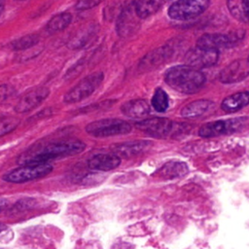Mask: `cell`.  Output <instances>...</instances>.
<instances>
[{"label":"cell","instance_id":"6da1fadb","mask_svg":"<svg viewBox=\"0 0 249 249\" xmlns=\"http://www.w3.org/2000/svg\"><path fill=\"white\" fill-rule=\"evenodd\" d=\"M86 144L80 140L53 142L38 148H30L21 154L18 160L19 164L48 162L51 160L71 157L82 153Z\"/></svg>","mask_w":249,"mask_h":249},{"label":"cell","instance_id":"7a4b0ae2","mask_svg":"<svg viewBox=\"0 0 249 249\" xmlns=\"http://www.w3.org/2000/svg\"><path fill=\"white\" fill-rule=\"evenodd\" d=\"M164 81L170 88L181 93L193 94L203 87L206 78L197 68L185 64L169 68L164 75Z\"/></svg>","mask_w":249,"mask_h":249},{"label":"cell","instance_id":"3957f363","mask_svg":"<svg viewBox=\"0 0 249 249\" xmlns=\"http://www.w3.org/2000/svg\"><path fill=\"white\" fill-rule=\"evenodd\" d=\"M52 170L53 165L48 162L26 163L6 173L3 176V180L9 183L21 184L43 178L50 174Z\"/></svg>","mask_w":249,"mask_h":249},{"label":"cell","instance_id":"277c9868","mask_svg":"<svg viewBox=\"0 0 249 249\" xmlns=\"http://www.w3.org/2000/svg\"><path fill=\"white\" fill-rule=\"evenodd\" d=\"M249 126V117H239L229 120H219L204 124L198 130V134L204 138L216 137L223 134L238 132Z\"/></svg>","mask_w":249,"mask_h":249},{"label":"cell","instance_id":"5b68a950","mask_svg":"<svg viewBox=\"0 0 249 249\" xmlns=\"http://www.w3.org/2000/svg\"><path fill=\"white\" fill-rule=\"evenodd\" d=\"M136 0H125L119 14L116 30L120 37L127 38L137 32L140 26V18L136 12Z\"/></svg>","mask_w":249,"mask_h":249},{"label":"cell","instance_id":"8992f818","mask_svg":"<svg viewBox=\"0 0 249 249\" xmlns=\"http://www.w3.org/2000/svg\"><path fill=\"white\" fill-rule=\"evenodd\" d=\"M131 130L129 123L121 119H101L87 124L86 131L94 137L126 134Z\"/></svg>","mask_w":249,"mask_h":249},{"label":"cell","instance_id":"52a82bcc","mask_svg":"<svg viewBox=\"0 0 249 249\" xmlns=\"http://www.w3.org/2000/svg\"><path fill=\"white\" fill-rule=\"evenodd\" d=\"M210 0H177L168 8V16L176 20H188L200 16L209 7Z\"/></svg>","mask_w":249,"mask_h":249},{"label":"cell","instance_id":"ba28073f","mask_svg":"<svg viewBox=\"0 0 249 249\" xmlns=\"http://www.w3.org/2000/svg\"><path fill=\"white\" fill-rule=\"evenodd\" d=\"M104 74L100 71L91 73L83 78L75 87L69 89L63 96V101L67 104L79 102L89 97L102 83Z\"/></svg>","mask_w":249,"mask_h":249},{"label":"cell","instance_id":"9c48e42d","mask_svg":"<svg viewBox=\"0 0 249 249\" xmlns=\"http://www.w3.org/2000/svg\"><path fill=\"white\" fill-rule=\"evenodd\" d=\"M244 32L234 31L229 34L222 33H209L200 36L196 41V46L205 49L219 50L221 48H230L235 45L238 41L242 40Z\"/></svg>","mask_w":249,"mask_h":249},{"label":"cell","instance_id":"30bf717a","mask_svg":"<svg viewBox=\"0 0 249 249\" xmlns=\"http://www.w3.org/2000/svg\"><path fill=\"white\" fill-rule=\"evenodd\" d=\"M175 124L165 118H151L136 123L135 126L152 137L167 138L175 132Z\"/></svg>","mask_w":249,"mask_h":249},{"label":"cell","instance_id":"8fae6325","mask_svg":"<svg viewBox=\"0 0 249 249\" xmlns=\"http://www.w3.org/2000/svg\"><path fill=\"white\" fill-rule=\"evenodd\" d=\"M184 59L187 65L195 68L210 67L217 63L219 59V51L196 46L186 53Z\"/></svg>","mask_w":249,"mask_h":249},{"label":"cell","instance_id":"7c38bea8","mask_svg":"<svg viewBox=\"0 0 249 249\" xmlns=\"http://www.w3.org/2000/svg\"><path fill=\"white\" fill-rule=\"evenodd\" d=\"M249 75V59H236L227 65L219 74V81L233 84L244 80Z\"/></svg>","mask_w":249,"mask_h":249},{"label":"cell","instance_id":"4fadbf2b","mask_svg":"<svg viewBox=\"0 0 249 249\" xmlns=\"http://www.w3.org/2000/svg\"><path fill=\"white\" fill-rule=\"evenodd\" d=\"M49 94L50 89L47 87H37L21 96L18 102L15 105L14 110L18 114L27 113L41 104Z\"/></svg>","mask_w":249,"mask_h":249},{"label":"cell","instance_id":"5bb4252c","mask_svg":"<svg viewBox=\"0 0 249 249\" xmlns=\"http://www.w3.org/2000/svg\"><path fill=\"white\" fill-rule=\"evenodd\" d=\"M120 163L121 159L116 154H97L88 160V166L97 171H110L117 168Z\"/></svg>","mask_w":249,"mask_h":249},{"label":"cell","instance_id":"9a60e30c","mask_svg":"<svg viewBox=\"0 0 249 249\" xmlns=\"http://www.w3.org/2000/svg\"><path fill=\"white\" fill-rule=\"evenodd\" d=\"M213 107H215V104L211 100H207V99L195 100L193 102L188 103L182 108L181 116L188 119L197 118L206 114Z\"/></svg>","mask_w":249,"mask_h":249},{"label":"cell","instance_id":"2e32d148","mask_svg":"<svg viewBox=\"0 0 249 249\" xmlns=\"http://www.w3.org/2000/svg\"><path fill=\"white\" fill-rule=\"evenodd\" d=\"M171 53L172 51L168 46H163L159 49H156L149 53L145 57H143L139 64V68L142 70L153 68L162 63L166 58H168L171 55Z\"/></svg>","mask_w":249,"mask_h":249},{"label":"cell","instance_id":"e0dca14e","mask_svg":"<svg viewBox=\"0 0 249 249\" xmlns=\"http://www.w3.org/2000/svg\"><path fill=\"white\" fill-rule=\"evenodd\" d=\"M121 111L130 118H142L149 114L150 106L145 99H132L124 102Z\"/></svg>","mask_w":249,"mask_h":249},{"label":"cell","instance_id":"ac0fdd59","mask_svg":"<svg viewBox=\"0 0 249 249\" xmlns=\"http://www.w3.org/2000/svg\"><path fill=\"white\" fill-rule=\"evenodd\" d=\"M249 104V91H240L227 96L221 104V108L227 113H234Z\"/></svg>","mask_w":249,"mask_h":249},{"label":"cell","instance_id":"d6986e66","mask_svg":"<svg viewBox=\"0 0 249 249\" xmlns=\"http://www.w3.org/2000/svg\"><path fill=\"white\" fill-rule=\"evenodd\" d=\"M150 145L151 143L146 141H130V142L113 145L112 151L114 152V154L118 156H123L124 158H127V157H131L133 155L139 154Z\"/></svg>","mask_w":249,"mask_h":249},{"label":"cell","instance_id":"ffe728a7","mask_svg":"<svg viewBox=\"0 0 249 249\" xmlns=\"http://www.w3.org/2000/svg\"><path fill=\"white\" fill-rule=\"evenodd\" d=\"M189 168L185 162L182 161H169L163 164L156 174L162 179L179 178L187 174Z\"/></svg>","mask_w":249,"mask_h":249},{"label":"cell","instance_id":"44dd1931","mask_svg":"<svg viewBox=\"0 0 249 249\" xmlns=\"http://www.w3.org/2000/svg\"><path fill=\"white\" fill-rule=\"evenodd\" d=\"M167 0H136V12L141 19L156 14Z\"/></svg>","mask_w":249,"mask_h":249},{"label":"cell","instance_id":"7402d4cb","mask_svg":"<svg viewBox=\"0 0 249 249\" xmlns=\"http://www.w3.org/2000/svg\"><path fill=\"white\" fill-rule=\"evenodd\" d=\"M227 5L234 18L249 23V0H228Z\"/></svg>","mask_w":249,"mask_h":249},{"label":"cell","instance_id":"603a6c76","mask_svg":"<svg viewBox=\"0 0 249 249\" xmlns=\"http://www.w3.org/2000/svg\"><path fill=\"white\" fill-rule=\"evenodd\" d=\"M72 16L69 13H61L53 17L48 22L46 29L49 33H55L65 29L71 22Z\"/></svg>","mask_w":249,"mask_h":249},{"label":"cell","instance_id":"cb8c5ba5","mask_svg":"<svg viewBox=\"0 0 249 249\" xmlns=\"http://www.w3.org/2000/svg\"><path fill=\"white\" fill-rule=\"evenodd\" d=\"M39 42V36L36 34H29L20 37L11 43V47L15 51H24L32 48Z\"/></svg>","mask_w":249,"mask_h":249},{"label":"cell","instance_id":"d4e9b609","mask_svg":"<svg viewBox=\"0 0 249 249\" xmlns=\"http://www.w3.org/2000/svg\"><path fill=\"white\" fill-rule=\"evenodd\" d=\"M152 106L157 112H165L168 108V96L162 89H156L152 97Z\"/></svg>","mask_w":249,"mask_h":249},{"label":"cell","instance_id":"484cf974","mask_svg":"<svg viewBox=\"0 0 249 249\" xmlns=\"http://www.w3.org/2000/svg\"><path fill=\"white\" fill-rule=\"evenodd\" d=\"M19 124V120L13 116H0V137L12 132Z\"/></svg>","mask_w":249,"mask_h":249},{"label":"cell","instance_id":"4316f807","mask_svg":"<svg viewBox=\"0 0 249 249\" xmlns=\"http://www.w3.org/2000/svg\"><path fill=\"white\" fill-rule=\"evenodd\" d=\"M95 30L92 27L88 28L87 30H85L83 33L81 34H77L70 42H69V48L71 49H79L82 48L83 46H85L87 44V42L89 40V38L94 34Z\"/></svg>","mask_w":249,"mask_h":249},{"label":"cell","instance_id":"83f0119b","mask_svg":"<svg viewBox=\"0 0 249 249\" xmlns=\"http://www.w3.org/2000/svg\"><path fill=\"white\" fill-rule=\"evenodd\" d=\"M103 0H78L76 4V9L79 11L89 10L97 5H99Z\"/></svg>","mask_w":249,"mask_h":249},{"label":"cell","instance_id":"f1b7e54d","mask_svg":"<svg viewBox=\"0 0 249 249\" xmlns=\"http://www.w3.org/2000/svg\"><path fill=\"white\" fill-rule=\"evenodd\" d=\"M15 89L8 85H1L0 86V101L6 100L13 95H15Z\"/></svg>","mask_w":249,"mask_h":249},{"label":"cell","instance_id":"f546056e","mask_svg":"<svg viewBox=\"0 0 249 249\" xmlns=\"http://www.w3.org/2000/svg\"><path fill=\"white\" fill-rule=\"evenodd\" d=\"M8 232H11V230L6 225L0 224V239H7Z\"/></svg>","mask_w":249,"mask_h":249},{"label":"cell","instance_id":"4dcf8cb0","mask_svg":"<svg viewBox=\"0 0 249 249\" xmlns=\"http://www.w3.org/2000/svg\"><path fill=\"white\" fill-rule=\"evenodd\" d=\"M4 6H5V0H0V15L4 10Z\"/></svg>","mask_w":249,"mask_h":249},{"label":"cell","instance_id":"1f68e13d","mask_svg":"<svg viewBox=\"0 0 249 249\" xmlns=\"http://www.w3.org/2000/svg\"><path fill=\"white\" fill-rule=\"evenodd\" d=\"M1 209H2V207H1V205H0V212H1Z\"/></svg>","mask_w":249,"mask_h":249},{"label":"cell","instance_id":"d6a6232c","mask_svg":"<svg viewBox=\"0 0 249 249\" xmlns=\"http://www.w3.org/2000/svg\"><path fill=\"white\" fill-rule=\"evenodd\" d=\"M18 1H23V0H18Z\"/></svg>","mask_w":249,"mask_h":249},{"label":"cell","instance_id":"836d02e7","mask_svg":"<svg viewBox=\"0 0 249 249\" xmlns=\"http://www.w3.org/2000/svg\"><path fill=\"white\" fill-rule=\"evenodd\" d=\"M248 59H249V58H248Z\"/></svg>","mask_w":249,"mask_h":249}]
</instances>
